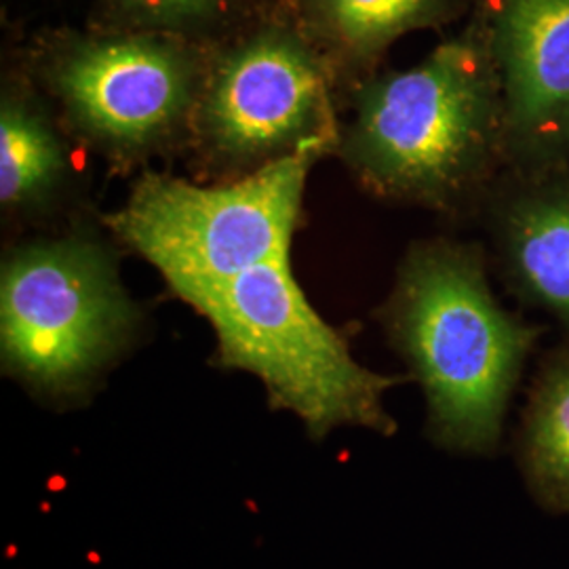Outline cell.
Instances as JSON below:
<instances>
[{"mask_svg": "<svg viewBox=\"0 0 569 569\" xmlns=\"http://www.w3.org/2000/svg\"><path fill=\"white\" fill-rule=\"evenodd\" d=\"M533 171L502 209V256L523 298L569 329V180L549 167Z\"/></svg>", "mask_w": 569, "mask_h": 569, "instance_id": "9c48e42d", "label": "cell"}, {"mask_svg": "<svg viewBox=\"0 0 569 569\" xmlns=\"http://www.w3.org/2000/svg\"><path fill=\"white\" fill-rule=\"evenodd\" d=\"M192 121L204 152L234 169L327 148L336 127L326 61L296 30L262 28L213 63Z\"/></svg>", "mask_w": 569, "mask_h": 569, "instance_id": "8992f818", "label": "cell"}, {"mask_svg": "<svg viewBox=\"0 0 569 569\" xmlns=\"http://www.w3.org/2000/svg\"><path fill=\"white\" fill-rule=\"evenodd\" d=\"M517 458L533 500L569 512V348L552 352L536 378Z\"/></svg>", "mask_w": 569, "mask_h": 569, "instance_id": "8fae6325", "label": "cell"}, {"mask_svg": "<svg viewBox=\"0 0 569 569\" xmlns=\"http://www.w3.org/2000/svg\"><path fill=\"white\" fill-rule=\"evenodd\" d=\"M183 302L213 327L218 361L253 373L270 406L296 413L310 437L340 427L385 437L397 430L385 397L401 378L376 373L352 357L345 338L308 302L289 253L247 266Z\"/></svg>", "mask_w": 569, "mask_h": 569, "instance_id": "3957f363", "label": "cell"}, {"mask_svg": "<svg viewBox=\"0 0 569 569\" xmlns=\"http://www.w3.org/2000/svg\"><path fill=\"white\" fill-rule=\"evenodd\" d=\"M380 319L425 390L430 441L453 453L491 456L540 329L496 300L479 249L416 244Z\"/></svg>", "mask_w": 569, "mask_h": 569, "instance_id": "6da1fadb", "label": "cell"}, {"mask_svg": "<svg viewBox=\"0 0 569 569\" xmlns=\"http://www.w3.org/2000/svg\"><path fill=\"white\" fill-rule=\"evenodd\" d=\"M140 312L102 247L26 244L2 266L4 371L51 399H77L133 340Z\"/></svg>", "mask_w": 569, "mask_h": 569, "instance_id": "5b68a950", "label": "cell"}, {"mask_svg": "<svg viewBox=\"0 0 569 569\" xmlns=\"http://www.w3.org/2000/svg\"><path fill=\"white\" fill-rule=\"evenodd\" d=\"M60 138L39 110L4 98L0 112V199L4 207L39 204L63 178Z\"/></svg>", "mask_w": 569, "mask_h": 569, "instance_id": "7c38bea8", "label": "cell"}, {"mask_svg": "<svg viewBox=\"0 0 569 569\" xmlns=\"http://www.w3.org/2000/svg\"><path fill=\"white\" fill-rule=\"evenodd\" d=\"M465 0H298L310 39L336 60L367 66L411 30L456 16Z\"/></svg>", "mask_w": 569, "mask_h": 569, "instance_id": "30bf717a", "label": "cell"}, {"mask_svg": "<svg viewBox=\"0 0 569 569\" xmlns=\"http://www.w3.org/2000/svg\"><path fill=\"white\" fill-rule=\"evenodd\" d=\"M483 23L510 159L528 169L561 161L569 152V0H493Z\"/></svg>", "mask_w": 569, "mask_h": 569, "instance_id": "ba28073f", "label": "cell"}, {"mask_svg": "<svg viewBox=\"0 0 569 569\" xmlns=\"http://www.w3.org/2000/svg\"><path fill=\"white\" fill-rule=\"evenodd\" d=\"M326 150L310 143L220 186L148 173L108 224L186 300L247 266L291 251L306 176Z\"/></svg>", "mask_w": 569, "mask_h": 569, "instance_id": "277c9868", "label": "cell"}, {"mask_svg": "<svg viewBox=\"0 0 569 569\" xmlns=\"http://www.w3.org/2000/svg\"><path fill=\"white\" fill-rule=\"evenodd\" d=\"M110 7L133 28L183 32L220 18L228 0H110Z\"/></svg>", "mask_w": 569, "mask_h": 569, "instance_id": "4fadbf2b", "label": "cell"}, {"mask_svg": "<svg viewBox=\"0 0 569 569\" xmlns=\"http://www.w3.org/2000/svg\"><path fill=\"white\" fill-rule=\"evenodd\" d=\"M345 157L371 190L401 201L448 207L481 188L509 157L486 23L439 44L416 68L369 82Z\"/></svg>", "mask_w": 569, "mask_h": 569, "instance_id": "7a4b0ae2", "label": "cell"}, {"mask_svg": "<svg viewBox=\"0 0 569 569\" xmlns=\"http://www.w3.org/2000/svg\"><path fill=\"white\" fill-rule=\"evenodd\" d=\"M194 53L159 32L66 42L49 82L74 129L112 159H140L169 143L203 89Z\"/></svg>", "mask_w": 569, "mask_h": 569, "instance_id": "52a82bcc", "label": "cell"}]
</instances>
